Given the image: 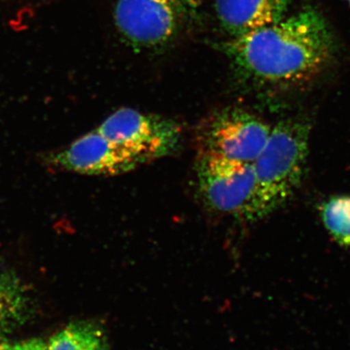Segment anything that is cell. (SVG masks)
Here are the masks:
<instances>
[{"label":"cell","instance_id":"6da1fadb","mask_svg":"<svg viewBox=\"0 0 350 350\" xmlns=\"http://www.w3.org/2000/svg\"><path fill=\"white\" fill-rule=\"evenodd\" d=\"M223 48L246 79L288 89L312 81L325 68L333 38L319 11L306 7L275 24L231 38Z\"/></svg>","mask_w":350,"mask_h":350},{"label":"cell","instance_id":"7a4b0ae2","mask_svg":"<svg viewBox=\"0 0 350 350\" xmlns=\"http://www.w3.org/2000/svg\"><path fill=\"white\" fill-rule=\"evenodd\" d=\"M312 126L304 119L282 120L271 128L254 165L256 187L250 221L268 217L300 188L308 156Z\"/></svg>","mask_w":350,"mask_h":350},{"label":"cell","instance_id":"3957f363","mask_svg":"<svg viewBox=\"0 0 350 350\" xmlns=\"http://www.w3.org/2000/svg\"><path fill=\"white\" fill-rule=\"evenodd\" d=\"M197 5L198 0H116L114 22L126 43L152 49L176 38Z\"/></svg>","mask_w":350,"mask_h":350},{"label":"cell","instance_id":"277c9868","mask_svg":"<svg viewBox=\"0 0 350 350\" xmlns=\"http://www.w3.org/2000/svg\"><path fill=\"white\" fill-rule=\"evenodd\" d=\"M271 126L248 110L226 107L202 120L197 131L198 153L254 163L266 146Z\"/></svg>","mask_w":350,"mask_h":350},{"label":"cell","instance_id":"5b68a950","mask_svg":"<svg viewBox=\"0 0 350 350\" xmlns=\"http://www.w3.org/2000/svg\"><path fill=\"white\" fill-rule=\"evenodd\" d=\"M195 170L198 190L209 208L250 221L256 187L253 163L198 153Z\"/></svg>","mask_w":350,"mask_h":350},{"label":"cell","instance_id":"8992f818","mask_svg":"<svg viewBox=\"0 0 350 350\" xmlns=\"http://www.w3.org/2000/svg\"><path fill=\"white\" fill-rule=\"evenodd\" d=\"M96 131L145 163L172 156L180 144L177 122L133 108H121L105 120Z\"/></svg>","mask_w":350,"mask_h":350},{"label":"cell","instance_id":"52a82bcc","mask_svg":"<svg viewBox=\"0 0 350 350\" xmlns=\"http://www.w3.org/2000/svg\"><path fill=\"white\" fill-rule=\"evenodd\" d=\"M50 163L68 172L94 176H116L145 165L142 159L96 130L51 156Z\"/></svg>","mask_w":350,"mask_h":350},{"label":"cell","instance_id":"ba28073f","mask_svg":"<svg viewBox=\"0 0 350 350\" xmlns=\"http://www.w3.org/2000/svg\"><path fill=\"white\" fill-rule=\"evenodd\" d=\"M290 0H215L216 16L232 38L275 24L286 15Z\"/></svg>","mask_w":350,"mask_h":350},{"label":"cell","instance_id":"9c48e42d","mask_svg":"<svg viewBox=\"0 0 350 350\" xmlns=\"http://www.w3.org/2000/svg\"><path fill=\"white\" fill-rule=\"evenodd\" d=\"M34 312L31 288L15 271L0 269V338L24 326Z\"/></svg>","mask_w":350,"mask_h":350},{"label":"cell","instance_id":"30bf717a","mask_svg":"<svg viewBox=\"0 0 350 350\" xmlns=\"http://www.w3.org/2000/svg\"><path fill=\"white\" fill-rule=\"evenodd\" d=\"M48 350H110L103 327L93 320H75L57 332Z\"/></svg>","mask_w":350,"mask_h":350},{"label":"cell","instance_id":"8fae6325","mask_svg":"<svg viewBox=\"0 0 350 350\" xmlns=\"http://www.w3.org/2000/svg\"><path fill=\"white\" fill-rule=\"evenodd\" d=\"M321 217L331 236L350 253V196H335L326 200Z\"/></svg>","mask_w":350,"mask_h":350},{"label":"cell","instance_id":"7c38bea8","mask_svg":"<svg viewBox=\"0 0 350 350\" xmlns=\"http://www.w3.org/2000/svg\"><path fill=\"white\" fill-rule=\"evenodd\" d=\"M10 350H48V347L42 338H34L10 345Z\"/></svg>","mask_w":350,"mask_h":350},{"label":"cell","instance_id":"4fadbf2b","mask_svg":"<svg viewBox=\"0 0 350 350\" xmlns=\"http://www.w3.org/2000/svg\"><path fill=\"white\" fill-rule=\"evenodd\" d=\"M0 350H10V345L0 344Z\"/></svg>","mask_w":350,"mask_h":350},{"label":"cell","instance_id":"5bb4252c","mask_svg":"<svg viewBox=\"0 0 350 350\" xmlns=\"http://www.w3.org/2000/svg\"><path fill=\"white\" fill-rule=\"evenodd\" d=\"M349 3H350V0H349Z\"/></svg>","mask_w":350,"mask_h":350}]
</instances>
